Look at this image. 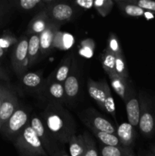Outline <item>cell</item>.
<instances>
[{
    "label": "cell",
    "instance_id": "1",
    "mask_svg": "<svg viewBox=\"0 0 155 156\" xmlns=\"http://www.w3.org/2000/svg\"><path fill=\"white\" fill-rule=\"evenodd\" d=\"M41 117L55 140L62 146L76 135L75 121L63 105L48 102Z\"/></svg>",
    "mask_w": 155,
    "mask_h": 156
},
{
    "label": "cell",
    "instance_id": "2",
    "mask_svg": "<svg viewBox=\"0 0 155 156\" xmlns=\"http://www.w3.org/2000/svg\"><path fill=\"white\" fill-rule=\"evenodd\" d=\"M87 88L90 97L96 102L100 109L110 114L115 123H117L115 101L106 79L96 82L89 78L87 81Z\"/></svg>",
    "mask_w": 155,
    "mask_h": 156
},
{
    "label": "cell",
    "instance_id": "3",
    "mask_svg": "<svg viewBox=\"0 0 155 156\" xmlns=\"http://www.w3.org/2000/svg\"><path fill=\"white\" fill-rule=\"evenodd\" d=\"M13 144L19 156H48L30 123L23 129Z\"/></svg>",
    "mask_w": 155,
    "mask_h": 156
},
{
    "label": "cell",
    "instance_id": "4",
    "mask_svg": "<svg viewBox=\"0 0 155 156\" xmlns=\"http://www.w3.org/2000/svg\"><path fill=\"white\" fill-rule=\"evenodd\" d=\"M30 112L27 109L18 107L10 118L2 126L0 131L3 135L14 143L23 129L30 123Z\"/></svg>",
    "mask_w": 155,
    "mask_h": 156
},
{
    "label": "cell",
    "instance_id": "5",
    "mask_svg": "<svg viewBox=\"0 0 155 156\" xmlns=\"http://www.w3.org/2000/svg\"><path fill=\"white\" fill-rule=\"evenodd\" d=\"M140 102V119L138 128L144 136L150 137L155 133V115L150 98L144 92L138 94Z\"/></svg>",
    "mask_w": 155,
    "mask_h": 156
},
{
    "label": "cell",
    "instance_id": "6",
    "mask_svg": "<svg viewBox=\"0 0 155 156\" xmlns=\"http://www.w3.org/2000/svg\"><path fill=\"white\" fill-rule=\"evenodd\" d=\"M29 123L36 133L47 155H52L53 153L63 148L62 145L57 143L53 138L42 117L37 115L30 116Z\"/></svg>",
    "mask_w": 155,
    "mask_h": 156
},
{
    "label": "cell",
    "instance_id": "7",
    "mask_svg": "<svg viewBox=\"0 0 155 156\" xmlns=\"http://www.w3.org/2000/svg\"><path fill=\"white\" fill-rule=\"evenodd\" d=\"M79 118L88 128L116 135L115 126L94 108H88L79 114Z\"/></svg>",
    "mask_w": 155,
    "mask_h": 156
},
{
    "label": "cell",
    "instance_id": "8",
    "mask_svg": "<svg viewBox=\"0 0 155 156\" xmlns=\"http://www.w3.org/2000/svg\"><path fill=\"white\" fill-rule=\"evenodd\" d=\"M46 12L51 21L62 24L74 18L76 14L74 5L65 2L53 1L46 8Z\"/></svg>",
    "mask_w": 155,
    "mask_h": 156
},
{
    "label": "cell",
    "instance_id": "9",
    "mask_svg": "<svg viewBox=\"0 0 155 156\" xmlns=\"http://www.w3.org/2000/svg\"><path fill=\"white\" fill-rule=\"evenodd\" d=\"M0 129L19 107L16 94L10 88L0 86Z\"/></svg>",
    "mask_w": 155,
    "mask_h": 156
},
{
    "label": "cell",
    "instance_id": "10",
    "mask_svg": "<svg viewBox=\"0 0 155 156\" xmlns=\"http://www.w3.org/2000/svg\"><path fill=\"white\" fill-rule=\"evenodd\" d=\"M28 38L22 37L15 44L12 54V65L14 71L18 76H22L28 68L27 62Z\"/></svg>",
    "mask_w": 155,
    "mask_h": 156
},
{
    "label": "cell",
    "instance_id": "11",
    "mask_svg": "<svg viewBox=\"0 0 155 156\" xmlns=\"http://www.w3.org/2000/svg\"><path fill=\"white\" fill-rule=\"evenodd\" d=\"M63 85L67 101L72 102L77 98L80 91V71L77 60L74 58L72 61L71 72Z\"/></svg>",
    "mask_w": 155,
    "mask_h": 156
},
{
    "label": "cell",
    "instance_id": "12",
    "mask_svg": "<svg viewBox=\"0 0 155 156\" xmlns=\"http://www.w3.org/2000/svg\"><path fill=\"white\" fill-rule=\"evenodd\" d=\"M38 95L47 100L48 102H55L62 105L67 102L63 84L59 82L46 81Z\"/></svg>",
    "mask_w": 155,
    "mask_h": 156
},
{
    "label": "cell",
    "instance_id": "13",
    "mask_svg": "<svg viewBox=\"0 0 155 156\" xmlns=\"http://www.w3.org/2000/svg\"><path fill=\"white\" fill-rule=\"evenodd\" d=\"M124 102L126 103L128 121L134 127L138 126L140 119V102L135 90L132 87L129 88Z\"/></svg>",
    "mask_w": 155,
    "mask_h": 156
},
{
    "label": "cell",
    "instance_id": "14",
    "mask_svg": "<svg viewBox=\"0 0 155 156\" xmlns=\"http://www.w3.org/2000/svg\"><path fill=\"white\" fill-rule=\"evenodd\" d=\"M61 26V24L51 21L47 28L41 34H40L41 56H46L54 48L56 34L59 31Z\"/></svg>",
    "mask_w": 155,
    "mask_h": 156
},
{
    "label": "cell",
    "instance_id": "15",
    "mask_svg": "<svg viewBox=\"0 0 155 156\" xmlns=\"http://www.w3.org/2000/svg\"><path fill=\"white\" fill-rule=\"evenodd\" d=\"M73 59H74L73 53H69L68 56H65L61 60L60 63L56 67V69L50 74L48 79H46V81L63 84L71 72Z\"/></svg>",
    "mask_w": 155,
    "mask_h": 156
},
{
    "label": "cell",
    "instance_id": "16",
    "mask_svg": "<svg viewBox=\"0 0 155 156\" xmlns=\"http://www.w3.org/2000/svg\"><path fill=\"white\" fill-rule=\"evenodd\" d=\"M22 87L27 92L39 94L46 82L43 75L38 73H24L21 79Z\"/></svg>",
    "mask_w": 155,
    "mask_h": 156
},
{
    "label": "cell",
    "instance_id": "17",
    "mask_svg": "<svg viewBox=\"0 0 155 156\" xmlns=\"http://www.w3.org/2000/svg\"><path fill=\"white\" fill-rule=\"evenodd\" d=\"M51 21L47 15L46 9L40 11L33 16V18L30 20L27 27V34H41L47 27L49 26Z\"/></svg>",
    "mask_w": 155,
    "mask_h": 156
},
{
    "label": "cell",
    "instance_id": "18",
    "mask_svg": "<svg viewBox=\"0 0 155 156\" xmlns=\"http://www.w3.org/2000/svg\"><path fill=\"white\" fill-rule=\"evenodd\" d=\"M116 136L122 147L132 149L136 138V131L133 126L126 122L117 126Z\"/></svg>",
    "mask_w": 155,
    "mask_h": 156
},
{
    "label": "cell",
    "instance_id": "19",
    "mask_svg": "<svg viewBox=\"0 0 155 156\" xmlns=\"http://www.w3.org/2000/svg\"><path fill=\"white\" fill-rule=\"evenodd\" d=\"M53 2V1L50 0H19L11 2L12 7L18 10L26 12H33L35 10L37 13L45 9Z\"/></svg>",
    "mask_w": 155,
    "mask_h": 156
},
{
    "label": "cell",
    "instance_id": "20",
    "mask_svg": "<svg viewBox=\"0 0 155 156\" xmlns=\"http://www.w3.org/2000/svg\"><path fill=\"white\" fill-rule=\"evenodd\" d=\"M40 57H41L40 34L31 35L28 39V50H27L28 68L34 65Z\"/></svg>",
    "mask_w": 155,
    "mask_h": 156
},
{
    "label": "cell",
    "instance_id": "21",
    "mask_svg": "<svg viewBox=\"0 0 155 156\" xmlns=\"http://www.w3.org/2000/svg\"><path fill=\"white\" fill-rule=\"evenodd\" d=\"M107 75L112 89L125 101L126 94L131 87V85L128 84V79L120 77L115 73H110Z\"/></svg>",
    "mask_w": 155,
    "mask_h": 156
},
{
    "label": "cell",
    "instance_id": "22",
    "mask_svg": "<svg viewBox=\"0 0 155 156\" xmlns=\"http://www.w3.org/2000/svg\"><path fill=\"white\" fill-rule=\"evenodd\" d=\"M114 2L119 9L125 14L130 17H141L146 14V11L132 3L131 0H115Z\"/></svg>",
    "mask_w": 155,
    "mask_h": 156
},
{
    "label": "cell",
    "instance_id": "23",
    "mask_svg": "<svg viewBox=\"0 0 155 156\" xmlns=\"http://www.w3.org/2000/svg\"><path fill=\"white\" fill-rule=\"evenodd\" d=\"M70 156H84L85 152V140L83 134L73 136L68 141Z\"/></svg>",
    "mask_w": 155,
    "mask_h": 156
},
{
    "label": "cell",
    "instance_id": "24",
    "mask_svg": "<svg viewBox=\"0 0 155 156\" xmlns=\"http://www.w3.org/2000/svg\"><path fill=\"white\" fill-rule=\"evenodd\" d=\"M92 133L100 140L102 144L106 146H114V147H122L116 135L109 133L97 130L94 128H90Z\"/></svg>",
    "mask_w": 155,
    "mask_h": 156
},
{
    "label": "cell",
    "instance_id": "25",
    "mask_svg": "<svg viewBox=\"0 0 155 156\" xmlns=\"http://www.w3.org/2000/svg\"><path fill=\"white\" fill-rule=\"evenodd\" d=\"M132 153V149L124 147H114L100 145L99 147V156H126Z\"/></svg>",
    "mask_w": 155,
    "mask_h": 156
},
{
    "label": "cell",
    "instance_id": "26",
    "mask_svg": "<svg viewBox=\"0 0 155 156\" xmlns=\"http://www.w3.org/2000/svg\"><path fill=\"white\" fill-rule=\"evenodd\" d=\"M100 61H101L102 67L106 74L115 73V56L106 48L100 55Z\"/></svg>",
    "mask_w": 155,
    "mask_h": 156
},
{
    "label": "cell",
    "instance_id": "27",
    "mask_svg": "<svg viewBox=\"0 0 155 156\" xmlns=\"http://www.w3.org/2000/svg\"><path fill=\"white\" fill-rule=\"evenodd\" d=\"M112 0H96L94 2V7L102 17H106L112 11L114 5Z\"/></svg>",
    "mask_w": 155,
    "mask_h": 156
},
{
    "label": "cell",
    "instance_id": "28",
    "mask_svg": "<svg viewBox=\"0 0 155 156\" xmlns=\"http://www.w3.org/2000/svg\"><path fill=\"white\" fill-rule=\"evenodd\" d=\"M73 37L68 34L62 33L59 31L56 34V40H55L54 47L59 48L60 50H65L68 49L72 45Z\"/></svg>",
    "mask_w": 155,
    "mask_h": 156
},
{
    "label": "cell",
    "instance_id": "29",
    "mask_svg": "<svg viewBox=\"0 0 155 156\" xmlns=\"http://www.w3.org/2000/svg\"><path fill=\"white\" fill-rule=\"evenodd\" d=\"M115 73L122 78L126 79L129 78V72H128L127 66H126L123 53L115 56Z\"/></svg>",
    "mask_w": 155,
    "mask_h": 156
},
{
    "label": "cell",
    "instance_id": "30",
    "mask_svg": "<svg viewBox=\"0 0 155 156\" xmlns=\"http://www.w3.org/2000/svg\"><path fill=\"white\" fill-rule=\"evenodd\" d=\"M106 49L111 53H113L115 56L119 55L122 53L121 45H120L118 37L114 33H110L109 35L107 41V45H106Z\"/></svg>",
    "mask_w": 155,
    "mask_h": 156
},
{
    "label": "cell",
    "instance_id": "31",
    "mask_svg": "<svg viewBox=\"0 0 155 156\" xmlns=\"http://www.w3.org/2000/svg\"><path fill=\"white\" fill-rule=\"evenodd\" d=\"M85 140V152L84 156H99V152L97 150L96 143L94 139L88 133L83 134Z\"/></svg>",
    "mask_w": 155,
    "mask_h": 156
},
{
    "label": "cell",
    "instance_id": "32",
    "mask_svg": "<svg viewBox=\"0 0 155 156\" xmlns=\"http://www.w3.org/2000/svg\"><path fill=\"white\" fill-rule=\"evenodd\" d=\"M131 2L146 12L155 13V1L153 0H131Z\"/></svg>",
    "mask_w": 155,
    "mask_h": 156
},
{
    "label": "cell",
    "instance_id": "33",
    "mask_svg": "<svg viewBox=\"0 0 155 156\" xmlns=\"http://www.w3.org/2000/svg\"><path fill=\"white\" fill-rule=\"evenodd\" d=\"M94 0H76L72 2V4L84 9H90L94 7ZM74 5V6H75Z\"/></svg>",
    "mask_w": 155,
    "mask_h": 156
},
{
    "label": "cell",
    "instance_id": "34",
    "mask_svg": "<svg viewBox=\"0 0 155 156\" xmlns=\"http://www.w3.org/2000/svg\"><path fill=\"white\" fill-rule=\"evenodd\" d=\"M12 3L2 2H0V17L7 16L8 14L10 13L12 9Z\"/></svg>",
    "mask_w": 155,
    "mask_h": 156
},
{
    "label": "cell",
    "instance_id": "35",
    "mask_svg": "<svg viewBox=\"0 0 155 156\" xmlns=\"http://www.w3.org/2000/svg\"><path fill=\"white\" fill-rule=\"evenodd\" d=\"M50 156H70V155L66 152V150L64 148H62L60 150L57 151V152H56Z\"/></svg>",
    "mask_w": 155,
    "mask_h": 156
},
{
    "label": "cell",
    "instance_id": "36",
    "mask_svg": "<svg viewBox=\"0 0 155 156\" xmlns=\"http://www.w3.org/2000/svg\"><path fill=\"white\" fill-rule=\"evenodd\" d=\"M0 78H2V79H8V77H7V76H6L5 73L3 71L2 69L1 68V66H0Z\"/></svg>",
    "mask_w": 155,
    "mask_h": 156
},
{
    "label": "cell",
    "instance_id": "37",
    "mask_svg": "<svg viewBox=\"0 0 155 156\" xmlns=\"http://www.w3.org/2000/svg\"><path fill=\"white\" fill-rule=\"evenodd\" d=\"M5 50H6V49L3 48V47H2L1 46H0V59H1L3 56H4L5 53Z\"/></svg>",
    "mask_w": 155,
    "mask_h": 156
},
{
    "label": "cell",
    "instance_id": "38",
    "mask_svg": "<svg viewBox=\"0 0 155 156\" xmlns=\"http://www.w3.org/2000/svg\"><path fill=\"white\" fill-rule=\"evenodd\" d=\"M7 18V16H4V17H0V26L2 25L5 22V19Z\"/></svg>",
    "mask_w": 155,
    "mask_h": 156
},
{
    "label": "cell",
    "instance_id": "39",
    "mask_svg": "<svg viewBox=\"0 0 155 156\" xmlns=\"http://www.w3.org/2000/svg\"><path fill=\"white\" fill-rule=\"evenodd\" d=\"M150 151H151V152H150V153H152L153 155H155V144H153V146L150 147Z\"/></svg>",
    "mask_w": 155,
    "mask_h": 156
},
{
    "label": "cell",
    "instance_id": "40",
    "mask_svg": "<svg viewBox=\"0 0 155 156\" xmlns=\"http://www.w3.org/2000/svg\"><path fill=\"white\" fill-rule=\"evenodd\" d=\"M147 156H155V155H153V154H152V153H149V154H147Z\"/></svg>",
    "mask_w": 155,
    "mask_h": 156
},
{
    "label": "cell",
    "instance_id": "41",
    "mask_svg": "<svg viewBox=\"0 0 155 156\" xmlns=\"http://www.w3.org/2000/svg\"><path fill=\"white\" fill-rule=\"evenodd\" d=\"M126 156H135V155H134L133 153H131V154H129V155H126Z\"/></svg>",
    "mask_w": 155,
    "mask_h": 156
},
{
    "label": "cell",
    "instance_id": "42",
    "mask_svg": "<svg viewBox=\"0 0 155 156\" xmlns=\"http://www.w3.org/2000/svg\"><path fill=\"white\" fill-rule=\"evenodd\" d=\"M0 101H1V93H0Z\"/></svg>",
    "mask_w": 155,
    "mask_h": 156
}]
</instances>
